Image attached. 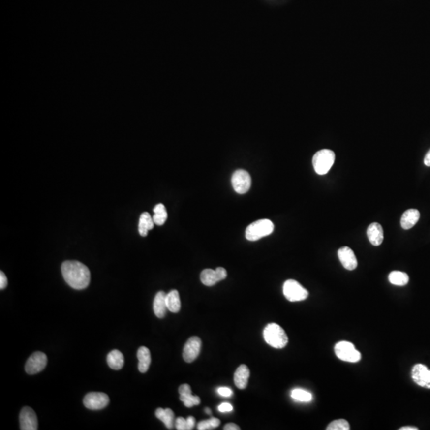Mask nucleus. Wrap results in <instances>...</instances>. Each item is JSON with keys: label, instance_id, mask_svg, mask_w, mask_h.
I'll return each mask as SVG.
<instances>
[{"label": "nucleus", "instance_id": "5701e85b", "mask_svg": "<svg viewBox=\"0 0 430 430\" xmlns=\"http://www.w3.org/2000/svg\"><path fill=\"white\" fill-rule=\"evenodd\" d=\"M166 302H167V309L171 312L177 313L180 311L181 302H180V294L177 290H171L169 293H167L166 296Z\"/></svg>", "mask_w": 430, "mask_h": 430}, {"label": "nucleus", "instance_id": "f704fd0d", "mask_svg": "<svg viewBox=\"0 0 430 430\" xmlns=\"http://www.w3.org/2000/svg\"><path fill=\"white\" fill-rule=\"evenodd\" d=\"M186 420H187L189 430H192V429L194 428V426H195V422H196L195 418H194V417H192V416H190V417H188V418H186Z\"/></svg>", "mask_w": 430, "mask_h": 430}, {"label": "nucleus", "instance_id": "c9c22d12", "mask_svg": "<svg viewBox=\"0 0 430 430\" xmlns=\"http://www.w3.org/2000/svg\"><path fill=\"white\" fill-rule=\"evenodd\" d=\"M223 429L225 430H240V427L237 426L236 424H234V423H229V424L224 426Z\"/></svg>", "mask_w": 430, "mask_h": 430}, {"label": "nucleus", "instance_id": "39448f33", "mask_svg": "<svg viewBox=\"0 0 430 430\" xmlns=\"http://www.w3.org/2000/svg\"><path fill=\"white\" fill-rule=\"evenodd\" d=\"M335 353L338 359L347 363H358L361 360V354L355 349L353 343L341 341L335 346Z\"/></svg>", "mask_w": 430, "mask_h": 430}, {"label": "nucleus", "instance_id": "2eb2a0df", "mask_svg": "<svg viewBox=\"0 0 430 430\" xmlns=\"http://www.w3.org/2000/svg\"><path fill=\"white\" fill-rule=\"evenodd\" d=\"M367 234H368V238L369 243H371L374 246H380L384 239L383 229H382L380 224L378 223V222L370 224L368 226Z\"/></svg>", "mask_w": 430, "mask_h": 430}, {"label": "nucleus", "instance_id": "4be33fe9", "mask_svg": "<svg viewBox=\"0 0 430 430\" xmlns=\"http://www.w3.org/2000/svg\"><path fill=\"white\" fill-rule=\"evenodd\" d=\"M154 222L153 217H151L150 214L144 212L140 215V221H139V233L143 237L148 235L149 230H153L154 227Z\"/></svg>", "mask_w": 430, "mask_h": 430}, {"label": "nucleus", "instance_id": "4468645a", "mask_svg": "<svg viewBox=\"0 0 430 430\" xmlns=\"http://www.w3.org/2000/svg\"><path fill=\"white\" fill-rule=\"evenodd\" d=\"M430 369L423 364H416L412 369V378L416 384L426 388L430 378Z\"/></svg>", "mask_w": 430, "mask_h": 430}, {"label": "nucleus", "instance_id": "6ab92c4d", "mask_svg": "<svg viewBox=\"0 0 430 430\" xmlns=\"http://www.w3.org/2000/svg\"><path fill=\"white\" fill-rule=\"evenodd\" d=\"M137 358L139 360V370L141 373H146L152 361L149 349L147 348L146 347H140L137 351Z\"/></svg>", "mask_w": 430, "mask_h": 430}, {"label": "nucleus", "instance_id": "a878e982", "mask_svg": "<svg viewBox=\"0 0 430 430\" xmlns=\"http://www.w3.org/2000/svg\"><path fill=\"white\" fill-rule=\"evenodd\" d=\"M291 397L296 401L301 402H309L312 400V395L311 393L302 389H294L291 393Z\"/></svg>", "mask_w": 430, "mask_h": 430}, {"label": "nucleus", "instance_id": "7c9ffc66", "mask_svg": "<svg viewBox=\"0 0 430 430\" xmlns=\"http://www.w3.org/2000/svg\"><path fill=\"white\" fill-rule=\"evenodd\" d=\"M217 393L223 397H230L233 395V391L229 387H220L217 389Z\"/></svg>", "mask_w": 430, "mask_h": 430}, {"label": "nucleus", "instance_id": "f3484780", "mask_svg": "<svg viewBox=\"0 0 430 430\" xmlns=\"http://www.w3.org/2000/svg\"><path fill=\"white\" fill-rule=\"evenodd\" d=\"M166 296L167 294L165 292L160 291L154 297V302H153V310H154V315H156L158 318H163L165 316L167 309Z\"/></svg>", "mask_w": 430, "mask_h": 430}, {"label": "nucleus", "instance_id": "0eeeda50", "mask_svg": "<svg viewBox=\"0 0 430 430\" xmlns=\"http://www.w3.org/2000/svg\"><path fill=\"white\" fill-rule=\"evenodd\" d=\"M231 184L238 194H244L250 189L252 180L248 171L237 170L232 176Z\"/></svg>", "mask_w": 430, "mask_h": 430}, {"label": "nucleus", "instance_id": "9d476101", "mask_svg": "<svg viewBox=\"0 0 430 430\" xmlns=\"http://www.w3.org/2000/svg\"><path fill=\"white\" fill-rule=\"evenodd\" d=\"M227 272L222 267H218L215 270L207 269L201 273L200 280L206 286H213L217 282L226 279Z\"/></svg>", "mask_w": 430, "mask_h": 430}, {"label": "nucleus", "instance_id": "ddd939ff", "mask_svg": "<svg viewBox=\"0 0 430 430\" xmlns=\"http://www.w3.org/2000/svg\"><path fill=\"white\" fill-rule=\"evenodd\" d=\"M338 259L342 266L347 270H354L357 268V258L353 250L347 246L342 247L338 251Z\"/></svg>", "mask_w": 430, "mask_h": 430}, {"label": "nucleus", "instance_id": "cd10ccee", "mask_svg": "<svg viewBox=\"0 0 430 430\" xmlns=\"http://www.w3.org/2000/svg\"><path fill=\"white\" fill-rule=\"evenodd\" d=\"M351 429L348 422L344 419L335 420L328 425L327 430H349Z\"/></svg>", "mask_w": 430, "mask_h": 430}, {"label": "nucleus", "instance_id": "a211bd4d", "mask_svg": "<svg viewBox=\"0 0 430 430\" xmlns=\"http://www.w3.org/2000/svg\"><path fill=\"white\" fill-rule=\"evenodd\" d=\"M420 218L418 210L409 209L405 211L401 218V226L404 230H409L415 226Z\"/></svg>", "mask_w": 430, "mask_h": 430}, {"label": "nucleus", "instance_id": "6e6552de", "mask_svg": "<svg viewBox=\"0 0 430 430\" xmlns=\"http://www.w3.org/2000/svg\"><path fill=\"white\" fill-rule=\"evenodd\" d=\"M84 405L87 409L98 410L106 407L109 405V398L105 393H89L84 398Z\"/></svg>", "mask_w": 430, "mask_h": 430}, {"label": "nucleus", "instance_id": "7ed1b4c3", "mask_svg": "<svg viewBox=\"0 0 430 430\" xmlns=\"http://www.w3.org/2000/svg\"><path fill=\"white\" fill-rule=\"evenodd\" d=\"M274 230L273 221L269 219H261L251 223L246 230L247 240L254 242L264 237L269 236Z\"/></svg>", "mask_w": 430, "mask_h": 430}, {"label": "nucleus", "instance_id": "20e7f679", "mask_svg": "<svg viewBox=\"0 0 430 430\" xmlns=\"http://www.w3.org/2000/svg\"><path fill=\"white\" fill-rule=\"evenodd\" d=\"M336 154L334 152L329 149H322L314 154L312 164L314 169L318 175L324 176L330 171L334 164Z\"/></svg>", "mask_w": 430, "mask_h": 430}, {"label": "nucleus", "instance_id": "dca6fc26", "mask_svg": "<svg viewBox=\"0 0 430 430\" xmlns=\"http://www.w3.org/2000/svg\"><path fill=\"white\" fill-rule=\"evenodd\" d=\"M249 374V369L246 365L243 364L238 367L234 374V383L238 388L241 390L246 388Z\"/></svg>", "mask_w": 430, "mask_h": 430}, {"label": "nucleus", "instance_id": "bb28decb", "mask_svg": "<svg viewBox=\"0 0 430 430\" xmlns=\"http://www.w3.org/2000/svg\"><path fill=\"white\" fill-rule=\"evenodd\" d=\"M180 399L186 407H193L194 405H199L200 404L201 400L199 397L196 395H192L191 393L187 395H180Z\"/></svg>", "mask_w": 430, "mask_h": 430}, {"label": "nucleus", "instance_id": "ea45409f", "mask_svg": "<svg viewBox=\"0 0 430 430\" xmlns=\"http://www.w3.org/2000/svg\"><path fill=\"white\" fill-rule=\"evenodd\" d=\"M205 412H206L207 414H211V409H210L209 408H206V409H205Z\"/></svg>", "mask_w": 430, "mask_h": 430}, {"label": "nucleus", "instance_id": "1a4fd4ad", "mask_svg": "<svg viewBox=\"0 0 430 430\" xmlns=\"http://www.w3.org/2000/svg\"><path fill=\"white\" fill-rule=\"evenodd\" d=\"M47 364V357L41 351L34 352L28 359L25 366L26 372L29 374H38L45 369Z\"/></svg>", "mask_w": 430, "mask_h": 430}, {"label": "nucleus", "instance_id": "f03ea898", "mask_svg": "<svg viewBox=\"0 0 430 430\" xmlns=\"http://www.w3.org/2000/svg\"><path fill=\"white\" fill-rule=\"evenodd\" d=\"M264 338L268 344L276 349H282L288 344V338L284 329L278 324H268L264 329Z\"/></svg>", "mask_w": 430, "mask_h": 430}, {"label": "nucleus", "instance_id": "2f4dec72", "mask_svg": "<svg viewBox=\"0 0 430 430\" xmlns=\"http://www.w3.org/2000/svg\"><path fill=\"white\" fill-rule=\"evenodd\" d=\"M233 406L231 404L227 402H224L218 406V410L221 413H226V412H230L233 410Z\"/></svg>", "mask_w": 430, "mask_h": 430}, {"label": "nucleus", "instance_id": "a19ab883", "mask_svg": "<svg viewBox=\"0 0 430 430\" xmlns=\"http://www.w3.org/2000/svg\"><path fill=\"white\" fill-rule=\"evenodd\" d=\"M426 389H430V378H429L428 383L426 385Z\"/></svg>", "mask_w": 430, "mask_h": 430}, {"label": "nucleus", "instance_id": "393cba45", "mask_svg": "<svg viewBox=\"0 0 430 430\" xmlns=\"http://www.w3.org/2000/svg\"><path fill=\"white\" fill-rule=\"evenodd\" d=\"M389 281L397 286H405L409 283V276L401 271H393L389 275Z\"/></svg>", "mask_w": 430, "mask_h": 430}, {"label": "nucleus", "instance_id": "aec40b11", "mask_svg": "<svg viewBox=\"0 0 430 430\" xmlns=\"http://www.w3.org/2000/svg\"><path fill=\"white\" fill-rule=\"evenodd\" d=\"M107 363L109 368L115 370L122 369L124 364V358L123 354L118 350L110 351L107 356Z\"/></svg>", "mask_w": 430, "mask_h": 430}, {"label": "nucleus", "instance_id": "412c9836", "mask_svg": "<svg viewBox=\"0 0 430 430\" xmlns=\"http://www.w3.org/2000/svg\"><path fill=\"white\" fill-rule=\"evenodd\" d=\"M155 416L157 418H159L160 421L164 423L166 427L169 430L173 428L174 422H175V414L174 412L169 408L167 409H162V408H158L155 410Z\"/></svg>", "mask_w": 430, "mask_h": 430}, {"label": "nucleus", "instance_id": "f8f14e48", "mask_svg": "<svg viewBox=\"0 0 430 430\" xmlns=\"http://www.w3.org/2000/svg\"><path fill=\"white\" fill-rule=\"evenodd\" d=\"M19 423L22 430H38V419L35 412L28 406L23 408L19 415Z\"/></svg>", "mask_w": 430, "mask_h": 430}, {"label": "nucleus", "instance_id": "58836bf2", "mask_svg": "<svg viewBox=\"0 0 430 430\" xmlns=\"http://www.w3.org/2000/svg\"><path fill=\"white\" fill-rule=\"evenodd\" d=\"M418 428H416V427H414V426H404V427H401L400 429V430H418Z\"/></svg>", "mask_w": 430, "mask_h": 430}, {"label": "nucleus", "instance_id": "4c0bfd02", "mask_svg": "<svg viewBox=\"0 0 430 430\" xmlns=\"http://www.w3.org/2000/svg\"><path fill=\"white\" fill-rule=\"evenodd\" d=\"M424 163L427 167H430V150L426 154L424 159Z\"/></svg>", "mask_w": 430, "mask_h": 430}, {"label": "nucleus", "instance_id": "c756f323", "mask_svg": "<svg viewBox=\"0 0 430 430\" xmlns=\"http://www.w3.org/2000/svg\"><path fill=\"white\" fill-rule=\"evenodd\" d=\"M212 429H214L213 426H211L210 419L202 421L198 424V430H212Z\"/></svg>", "mask_w": 430, "mask_h": 430}, {"label": "nucleus", "instance_id": "b1692460", "mask_svg": "<svg viewBox=\"0 0 430 430\" xmlns=\"http://www.w3.org/2000/svg\"><path fill=\"white\" fill-rule=\"evenodd\" d=\"M153 211H154L153 221L154 224L157 226H163L167 218V212L165 206L162 203H159L154 207Z\"/></svg>", "mask_w": 430, "mask_h": 430}, {"label": "nucleus", "instance_id": "473e14b6", "mask_svg": "<svg viewBox=\"0 0 430 430\" xmlns=\"http://www.w3.org/2000/svg\"><path fill=\"white\" fill-rule=\"evenodd\" d=\"M7 278H6V275H5L4 273L3 272H0V289L2 290V289H4L6 288V287L7 286Z\"/></svg>", "mask_w": 430, "mask_h": 430}, {"label": "nucleus", "instance_id": "423d86ee", "mask_svg": "<svg viewBox=\"0 0 430 430\" xmlns=\"http://www.w3.org/2000/svg\"><path fill=\"white\" fill-rule=\"evenodd\" d=\"M284 297L291 302L305 301L308 297V292L299 282L295 280H288L283 286Z\"/></svg>", "mask_w": 430, "mask_h": 430}, {"label": "nucleus", "instance_id": "e433bc0d", "mask_svg": "<svg viewBox=\"0 0 430 430\" xmlns=\"http://www.w3.org/2000/svg\"><path fill=\"white\" fill-rule=\"evenodd\" d=\"M210 422H211V426H213L214 429L216 428L217 426H219L220 424H221L219 419H217L216 418H211L210 419Z\"/></svg>", "mask_w": 430, "mask_h": 430}, {"label": "nucleus", "instance_id": "f257e3e1", "mask_svg": "<svg viewBox=\"0 0 430 430\" xmlns=\"http://www.w3.org/2000/svg\"><path fill=\"white\" fill-rule=\"evenodd\" d=\"M61 273L69 286L82 290L87 288L90 282V271L86 265L77 261H66L61 265Z\"/></svg>", "mask_w": 430, "mask_h": 430}, {"label": "nucleus", "instance_id": "c85d7f7f", "mask_svg": "<svg viewBox=\"0 0 430 430\" xmlns=\"http://www.w3.org/2000/svg\"><path fill=\"white\" fill-rule=\"evenodd\" d=\"M176 427L178 430H189L187 420L181 417L178 418L176 420Z\"/></svg>", "mask_w": 430, "mask_h": 430}, {"label": "nucleus", "instance_id": "72a5a7b5", "mask_svg": "<svg viewBox=\"0 0 430 430\" xmlns=\"http://www.w3.org/2000/svg\"><path fill=\"white\" fill-rule=\"evenodd\" d=\"M179 392H180V395H187V394L191 393V389H190V386L189 385L183 384L180 386Z\"/></svg>", "mask_w": 430, "mask_h": 430}, {"label": "nucleus", "instance_id": "9b49d317", "mask_svg": "<svg viewBox=\"0 0 430 430\" xmlns=\"http://www.w3.org/2000/svg\"><path fill=\"white\" fill-rule=\"evenodd\" d=\"M202 341L198 337H190L184 346L183 357L186 363H192L200 353Z\"/></svg>", "mask_w": 430, "mask_h": 430}]
</instances>
